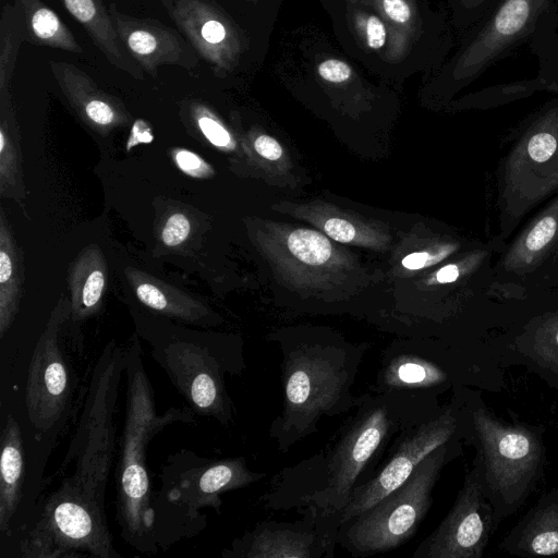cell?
<instances>
[{"label":"cell","instance_id":"obj_1","mask_svg":"<svg viewBox=\"0 0 558 558\" xmlns=\"http://www.w3.org/2000/svg\"><path fill=\"white\" fill-rule=\"evenodd\" d=\"M124 351L114 343L92 372L78 424L39 518L24 538L25 557L118 558L106 518V488L116 450L114 412Z\"/></svg>","mask_w":558,"mask_h":558},{"label":"cell","instance_id":"obj_2","mask_svg":"<svg viewBox=\"0 0 558 558\" xmlns=\"http://www.w3.org/2000/svg\"><path fill=\"white\" fill-rule=\"evenodd\" d=\"M440 407L438 396L430 393L369 389L359 396L353 413L329 446L280 470L260 504L274 511L314 508L340 517L354 489L375 473L396 436Z\"/></svg>","mask_w":558,"mask_h":558},{"label":"cell","instance_id":"obj_3","mask_svg":"<svg viewBox=\"0 0 558 558\" xmlns=\"http://www.w3.org/2000/svg\"><path fill=\"white\" fill-rule=\"evenodd\" d=\"M280 348L282 408L269 437L280 452L318 432L324 418L352 411L354 386L367 347L329 333L274 335Z\"/></svg>","mask_w":558,"mask_h":558},{"label":"cell","instance_id":"obj_4","mask_svg":"<svg viewBox=\"0 0 558 558\" xmlns=\"http://www.w3.org/2000/svg\"><path fill=\"white\" fill-rule=\"evenodd\" d=\"M451 397L458 405L461 439L475 449L484 493L498 527L525 504L543 480L545 428L497 417L481 391L469 386L454 388Z\"/></svg>","mask_w":558,"mask_h":558},{"label":"cell","instance_id":"obj_5","mask_svg":"<svg viewBox=\"0 0 558 558\" xmlns=\"http://www.w3.org/2000/svg\"><path fill=\"white\" fill-rule=\"evenodd\" d=\"M125 416L116 469L117 520L121 537L134 549L155 554V512L147 469L150 440L170 424L192 422V408H170L158 413L154 390L144 368L140 344L124 351Z\"/></svg>","mask_w":558,"mask_h":558},{"label":"cell","instance_id":"obj_6","mask_svg":"<svg viewBox=\"0 0 558 558\" xmlns=\"http://www.w3.org/2000/svg\"><path fill=\"white\" fill-rule=\"evenodd\" d=\"M463 445L461 438H454L432 451L403 484L343 522L338 545L360 558L387 553L409 542L432 508L433 492L444 468L463 453Z\"/></svg>","mask_w":558,"mask_h":558},{"label":"cell","instance_id":"obj_7","mask_svg":"<svg viewBox=\"0 0 558 558\" xmlns=\"http://www.w3.org/2000/svg\"><path fill=\"white\" fill-rule=\"evenodd\" d=\"M501 369L450 343L423 348L396 343L383 353L369 389L438 397L460 386L497 391L504 385Z\"/></svg>","mask_w":558,"mask_h":558},{"label":"cell","instance_id":"obj_8","mask_svg":"<svg viewBox=\"0 0 558 558\" xmlns=\"http://www.w3.org/2000/svg\"><path fill=\"white\" fill-rule=\"evenodd\" d=\"M153 357L166 372L191 408L228 426L234 408L226 386V375L245 368L242 349L194 340H156Z\"/></svg>","mask_w":558,"mask_h":558},{"label":"cell","instance_id":"obj_9","mask_svg":"<svg viewBox=\"0 0 558 558\" xmlns=\"http://www.w3.org/2000/svg\"><path fill=\"white\" fill-rule=\"evenodd\" d=\"M266 473L253 471L243 457L223 460L192 461L184 470L163 471L162 488L155 498V506L165 504L166 509L155 518H161L171 508H175L168 517L158 534V547H166L178 538L191 535L193 523L199 510L206 507L217 512L221 507V495L229 490L246 487L264 478Z\"/></svg>","mask_w":558,"mask_h":558},{"label":"cell","instance_id":"obj_10","mask_svg":"<svg viewBox=\"0 0 558 558\" xmlns=\"http://www.w3.org/2000/svg\"><path fill=\"white\" fill-rule=\"evenodd\" d=\"M555 4V0H494L444 71L447 83L458 88L473 82L529 41Z\"/></svg>","mask_w":558,"mask_h":558},{"label":"cell","instance_id":"obj_11","mask_svg":"<svg viewBox=\"0 0 558 558\" xmlns=\"http://www.w3.org/2000/svg\"><path fill=\"white\" fill-rule=\"evenodd\" d=\"M454 438H461V434L458 405L451 397L434 415L396 436L385 461L368 481L354 489L341 512L340 525L403 484L432 451Z\"/></svg>","mask_w":558,"mask_h":558},{"label":"cell","instance_id":"obj_12","mask_svg":"<svg viewBox=\"0 0 558 558\" xmlns=\"http://www.w3.org/2000/svg\"><path fill=\"white\" fill-rule=\"evenodd\" d=\"M496 530L494 509L485 496L481 465L474 457L451 509L412 557L482 558Z\"/></svg>","mask_w":558,"mask_h":558},{"label":"cell","instance_id":"obj_13","mask_svg":"<svg viewBox=\"0 0 558 558\" xmlns=\"http://www.w3.org/2000/svg\"><path fill=\"white\" fill-rule=\"evenodd\" d=\"M291 522L262 521L235 538L223 557L230 558H332L338 544L340 517L302 509Z\"/></svg>","mask_w":558,"mask_h":558},{"label":"cell","instance_id":"obj_14","mask_svg":"<svg viewBox=\"0 0 558 558\" xmlns=\"http://www.w3.org/2000/svg\"><path fill=\"white\" fill-rule=\"evenodd\" d=\"M178 31L217 76L231 73L245 50V37L214 0H159Z\"/></svg>","mask_w":558,"mask_h":558},{"label":"cell","instance_id":"obj_15","mask_svg":"<svg viewBox=\"0 0 558 558\" xmlns=\"http://www.w3.org/2000/svg\"><path fill=\"white\" fill-rule=\"evenodd\" d=\"M58 325L51 322L38 340L29 362L25 403L32 426L49 430L65 409L70 373L58 340Z\"/></svg>","mask_w":558,"mask_h":558},{"label":"cell","instance_id":"obj_16","mask_svg":"<svg viewBox=\"0 0 558 558\" xmlns=\"http://www.w3.org/2000/svg\"><path fill=\"white\" fill-rule=\"evenodd\" d=\"M108 11L118 38L144 72L156 77L160 65L187 71L197 65L198 54L179 31L151 17L122 12L116 2L109 3Z\"/></svg>","mask_w":558,"mask_h":558},{"label":"cell","instance_id":"obj_17","mask_svg":"<svg viewBox=\"0 0 558 558\" xmlns=\"http://www.w3.org/2000/svg\"><path fill=\"white\" fill-rule=\"evenodd\" d=\"M497 364L521 365L558 391V308L533 316L501 335Z\"/></svg>","mask_w":558,"mask_h":558},{"label":"cell","instance_id":"obj_18","mask_svg":"<svg viewBox=\"0 0 558 558\" xmlns=\"http://www.w3.org/2000/svg\"><path fill=\"white\" fill-rule=\"evenodd\" d=\"M529 43L538 59L536 76L533 80L485 88L475 97L478 104L484 106L502 104L537 90L558 93V8L556 4L544 16Z\"/></svg>","mask_w":558,"mask_h":558},{"label":"cell","instance_id":"obj_19","mask_svg":"<svg viewBox=\"0 0 558 558\" xmlns=\"http://www.w3.org/2000/svg\"><path fill=\"white\" fill-rule=\"evenodd\" d=\"M498 549L521 558L558 557V486L538 498Z\"/></svg>","mask_w":558,"mask_h":558},{"label":"cell","instance_id":"obj_20","mask_svg":"<svg viewBox=\"0 0 558 558\" xmlns=\"http://www.w3.org/2000/svg\"><path fill=\"white\" fill-rule=\"evenodd\" d=\"M557 253L558 198L517 239L501 260L499 271L523 279L534 274L545 262L553 269L549 258L557 262Z\"/></svg>","mask_w":558,"mask_h":558},{"label":"cell","instance_id":"obj_21","mask_svg":"<svg viewBox=\"0 0 558 558\" xmlns=\"http://www.w3.org/2000/svg\"><path fill=\"white\" fill-rule=\"evenodd\" d=\"M61 1L112 66L134 78H144V71L128 53L118 38L108 7L105 5L102 0Z\"/></svg>","mask_w":558,"mask_h":558},{"label":"cell","instance_id":"obj_22","mask_svg":"<svg viewBox=\"0 0 558 558\" xmlns=\"http://www.w3.org/2000/svg\"><path fill=\"white\" fill-rule=\"evenodd\" d=\"M49 65L60 88L89 121L105 126L118 119L113 99L100 90L86 72L65 61H51Z\"/></svg>","mask_w":558,"mask_h":558},{"label":"cell","instance_id":"obj_23","mask_svg":"<svg viewBox=\"0 0 558 558\" xmlns=\"http://www.w3.org/2000/svg\"><path fill=\"white\" fill-rule=\"evenodd\" d=\"M24 457L21 427L12 414H8L1 432L0 458V532L10 530L11 521L21 500Z\"/></svg>","mask_w":558,"mask_h":558},{"label":"cell","instance_id":"obj_24","mask_svg":"<svg viewBox=\"0 0 558 558\" xmlns=\"http://www.w3.org/2000/svg\"><path fill=\"white\" fill-rule=\"evenodd\" d=\"M21 14L25 41L72 53H82L83 48L59 15L43 0H13Z\"/></svg>","mask_w":558,"mask_h":558},{"label":"cell","instance_id":"obj_25","mask_svg":"<svg viewBox=\"0 0 558 558\" xmlns=\"http://www.w3.org/2000/svg\"><path fill=\"white\" fill-rule=\"evenodd\" d=\"M361 4L373 9L387 26V60L396 62L402 59L420 31L417 16L411 3L408 0H361Z\"/></svg>","mask_w":558,"mask_h":558},{"label":"cell","instance_id":"obj_26","mask_svg":"<svg viewBox=\"0 0 558 558\" xmlns=\"http://www.w3.org/2000/svg\"><path fill=\"white\" fill-rule=\"evenodd\" d=\"M23 41L25 32L21 14L13 3H5L0 17V92L10 90Z\"/></svg>","mask_w":558,"mask_h":558},{"label":"cell","instance_id":"obj_27","mask_svg":"<svg viewBox=\"0 0 558 558\" xmlns=\"http://www.w3.org/2000/svg\"><path fill=\"white\" fill-rule=\"evenodd\" d=\"M349 20L353 31L369 50H380L388 43V29L383 19L363 4L349 7Z\"/></svg>","mask_w":558,"mask_h":558},{"label":"cell","instance_id":"obj_28","mask_svg":"<svg viewBox=\"0 0 558 558\" xmlns=\"http://www.w3.org/2000/svg\"><path fill=\"white\" fill-rule=\"evenodd\" d=\"M288 248L298 259L310 265H322L331 256V244L322 233L299 229L290 233Z\"/></svg>","mask_w":558,"mask_h":558},{"label":"cell","instance_id":"obj_29","mask_svg":"<svg viewBox=\"0 0 558 558\" xmlns=\"http://www.w3.org/2000/svg\"><path fill=\"white\" fill-rule=\"evenodd\" d=\"M197 124L205 137L215 146L230 147L232 144L229 132L223 125L203 106L196 108Z\"/></svg>","mask_w":558,"mask_h":558},{"label":"cell","instance_id":"obj_30","mask_svg":"<svg viewBox=\"0 0 558 558\" xmlns=\"http://www.w3.org/2000/svg\"><path fill=\"white\" fill-rule=\"evenodd\" d=\"M494 0H451L456 20L461 27H472Z\"/></svg>","mask_w":558,"mask_h":558},{"label":"cell","instance_id":"obj_31","mask_svg":"<svg viewBox=\"0 0 558 558\" xmlns=\"http://www.w3.org/2000/svg\"><path fill=\"white\" fill-rule=\"evenodd\" d=\"M316 72L328 84L347 83L354 74L350 64L336 58H328L322 61L317 65Z\"/></svg>","mask_w":558,"mask_h":558},{"label":"cell","instance_id":"obj_32","mask_svg":"<svg viewBox=\"0 0 558 558\" xmlns=\"http://www.w3.org/2000/svg\"><path fill=\"white\" fill-rule=\"evenodd\" d=\"M191 231V223L183 214H173L162 230V241L168 246H177L184 242Z\"/></svg>","mask_w":558,"mask_h":558},{"label":"cell","instance_id":"obj_33","mask_svg":"<svg viewBox=\"0 0 558 558\" xmlns=\"http://www.w3.org/2000/svg\"><path fill=\"white\" fill-rule=\"evenodd\" d=\"M104 286V274L100 270L93 271L87 278L82 291V304L85 308L92 310L98 304Z\"/></svg>","mask_w":558,"mask_h":558},{"label":"cell","instance_id":"obj_34","mask_svg":"<svg viewBox=\"0 0 558 558\" xmlns=\"http://www.w3.org/2000/svg\"><path fill=\"white\" fill-rule=\"evenodd\" d=\"M175 161L179 168L192 177H204L209 173V167L196 154L182 149L175 154Z\"/></svg>","mask_w":558,"mask_h":558},{"label":"cell","instance_id":"obj_35","mask_svg":"<svg viewBox=\"0 0 558 558\" xmlns=\"http://www.w3.org/2000/svg\"><path fill=\"white\" fill-rule=\"evenodd\" d=\"M138 300L146 306L156 311H167L169 302L166 295L150 283H142L136 288Z\"/></svg>","mask_w":558,"mask_h":558},{"label":"cell","instance_id":"obj_36","mask_svg":"<svg viewBox=\"0 0 558 558\" xmlns=\"http://www.w3.org/2000/svg\"><path fill=\"white\" fill-rule=\"evenodd\" d=\"M324 230L331 239L339 242H351L355 236L353 226L340 218L328 219L324 225Z\"/></svg>","mask_w":558,"mask_h":558},{"label":"cell","instance_id":"obj_37","mask_svg":"<svg viewBox=\"0 0 558 558\" xmlns=\"http://www.w3.org/2000/svg\"><path fill=\"white\" fill-rule=\"evenodd\" d=\"M254 147L262 157L268 160H277L282 155V148L279 143L268 135L258 136L254 143Z\"/></svg>","mask_w":558,"mask_h":558},{"label":"cell","instance_id":"obj_38","mask_svg":"<svg viewBox=\"0 0 558 558\" xmlns=\"http://www.w3.org/2000/svg\"><path fill=\"white\" fill-rule=\"evenodd\" d=\"M153 138L154 137L146 123L142 120H137L133 125L132 133L128 142V149L138 143H150Z\"/></svg>","mask_w":558,"mask_h":558},{"label":"cell","instance_id":"obj_39","mask_svg":"<svg viewBox=\"0 0 558 558\" xmlns=\"http://www.w3.org/2000/svg\"><path fill=\"white\" fill-rule=\"evenodd\" d=\"M429 259V254L425 252L412 253L402 259V265L408 269H420L424 267Z\"/></svg>","mask_w":558,"mask_h":558},{"label":"cell","instance_id":"obj_40","mask_svg":"<svg viewBox=\"0 0 558 558\" xmlns=\"http://www.w3.org/2000/svg\"><path fill=\"white\" fill-rule=\"evenodd\" d=\"M459 268L457 265H447L440 268L436 275V279L440 283H450L458 279Z\"/></svg>","mask_w":558,"mask_h":558},{"label":"cell","instance_id":"obj_41","mask_svg":"<svg viewBox=\"0 0 558 558\" xmlns=\"http://www.w3.org/2000/svg\"><path fill=\"white\" fill-rule=\"evenodd\" d=\"M11 275L12 260L10 255L2 248L0 253V283L4 284L10 279Z\"/></svg>","mask_w":558,"mask_h":558},{"label":"cell","instance_id":"obj_42","mask_svg":"<svg viewBox=\"0 0 558 558\" xmlns=\"http://www.w3.org/2000/svg\"><path fill=\"white\" fill-rule=\"evenodd\" d=\"M553 277L556 279L558 278V260H557V265L555 266L554 270L551 271Z\"/></svg>","mask_w":558,"mask_h":558},{"label":"cell","instance_id":"obj_43","mask_svg":"<svg viewBox=\"0 0 558 558\" xmlns=\"http://www.w3.org/2000/svg\"><path fill=\"white\" fill-rule=\"evenodd\" d=\"M348 1L353 4H361V0H348Z\"/></svg>","mask_w":558,"mask_h":558},{"label":"cell","instance_id":"obj_44","mask_svg":"<svg viewBox=\"0 0 558 558\" xmlns=\"http://www.w3.org/2000/svg\"><path fill=\"white\" fill-rule=\"evenodd\" d=\"M247 1H251V2H256L257 0H247Z\"/></svg>","mask_w":558,"mask_h":558}]
</instances>
